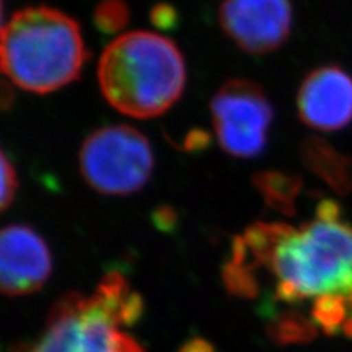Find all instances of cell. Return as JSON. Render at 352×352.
<instances>
[{"instance_id":"1","label":"cell","mask_w":352,"mask_h":352,"mask_svg":"<svg viewBox=\"0 0 352 352\" xmlns=\"http://www.w3.org/2000/svg\"><path fill=\"white\" fill-rule=\"evenodd\" d=\"M226 289L254 301L280 344L317 332L352 338V226L333 200L310 222H258L235 236L223 266Z\"/></svg>"},{"instance_id":"2","label":"cell","mask_w":352,"mask_h":352,"mask_svg":"<svg viewBox=\"0 0 352 352\" xmlns=\"http://www.w3.org/2000/svg\"><path fill=\"white\" fill-rule=\"evenodd\" d=\"M98 82L118 112L148 119L181 97L186 69L176 44L150 31H132L109 44L98 62Z\"/></svg>"},{"instance_id":"3","label":"cell","mask_w":352,"mask_h":352,"mask_svg":"<svg viewBox=\"0 0 352 352\" xmlns=\"http://www.w3.org/2000/svg\"><path fill=\"white\" fill-rule=\"evenodd\" d=\"M87 58L78 22L62 10L25 8L3 25L0 65L22 90L56 91L78 80Z\"/></svg>"},{"instance_id":"4","label":"cell","mask_w":352,"mask_h":352,"mask_svg":"<svg viewBox=\"0 0 352 352\" xmlns=\"http://www.w3.org/2000/svg\"><path fill=\"white\" fill-rule=\"evenodd\" d=\"M141 313V295L122 274L109 273L91 294L60 298L41 336L25 352H144L125 329Z\"/></svg>"},{"instance_id":"5","label":"cell","mask_w":352,"mask_h":352,"mask_svg":"<svg viewBox=\"0 0 352 352\" xmlns=\"http://www.w3.org/2000/svg\"><path fill=\"white\" fill-rule=\"evenodd\" d=\"M81 173L93 190L128 195L141 190L154 166L148 140L135 128L115 125L97 129L80 154Z\"/></svg>"},{"instance_id":"6","label":"cell","mask_w":352,"mask_h":352,"mask_svg":"<svg viewBox=\"0 0 352 352\" xmlns=\"http://www.w3.org/2000/svg\"><path fill=\"white\" fill-rule=\"evenodd\" d=\"M210 110L219 144L226 153L250 159L266 147L273 109L258 84L247 80L225 82L213 97Z\"/></svg>"},{"instance_id":"7","label":"cell","mask_w":352,"mask_h":352,"mask_svg":"<svg viewBox=\"0 0 352 352\" xmlns=\"http://www.w3.org/2000/svg\"><path fill=\"white\" fill-rule=\"evenodd\" d=\"M219 21L239 49L264 54L288 40L292 6L289 0H225L219 9Z\"/></svg>"},{"instance_id":"8","label":"cell","mask_w":352,"mask_h":352,"mask_svg":"<svg viewBox=\"0 0 352 352\" xmlns=\"http://www.w3.org/2000/svg\"><path fill=\"white\" fill-rule=\"evenodd\" d=\"M298 113L313 129L333 132L352 122V76L338 65H326L305 76L300 87Z\"/></svg>"},{"instance_id":"9","label":"cell","mask_w":352,"mask_h":352,"mask_svg":"<svg viewBox=\"0 0 352 352\" xmlns=\"http://www.w3.org/2000/svg\"><path fill=\"white\" fill-rule=\"evenodd\" d=\"M52 272L50 251L28 226L9 225L0 235V286L8 296L38 291Z\"/></svg>"},{"instance_id":"10","label":"cell","mask_w":352,"mask_h":352,"mask_svg":"<svg viewBox=\"0 0 352 352\" xmlns=\"http://www.w3.org/2000/svg\"><path fill=\"white\" fill-rule=\"evenodd\" d=\"M302 154L310 169L338 192L346 194L352 190V159L342 156L318 138L304 142Z\"/></svg>"},{"instance_id":"11","label":"cell","mask_w":352,"mask_h":352,"mask_svg":"<svg viewBox=\"0 0 352 352\" xmlns=\"http://www.w3.org/2000/svg\"><path fill=\"white\" fill-rule=\"evenodd\" d=\"M131 19L125 0H103L94 9V24L103 34L112 36L122 31Z\"/></svg>"},{"instance_id":"12","label":"cell","mask_w":352,"mask_h":352,"mask_svg":"<svg viewBox=\"0 0 352 352\" xmlns=\"http://www.w3.org/2000/svg\"><path fill=\"white\" fill-rule=\"evenodd\" d=\"M267 184L263 186H269L267 197L272 201H279L285 206H292V200L295 194L300 190V184L296 182L291 176L285 175H267Z\"/></svg>"},{"instance_id":"13","label":"cell","mask_w":352,"mask_h":352,"mask_svg":"<svg viewBox=\"0 0 352 352\" xmlns=\"http://www.w3.org/2000/svg\"><path fill=\"white\" fill-rule=\"evenodd\" d=\"M18 188V178L14 164L2 153V210H6L9 204L14 201V197Z\"/></svg>"},{"instance_id":"14","label":"cell","mask_w":352,"mask_h":352,"mask_svg":"<svg viewBox=\"0 0 352 352\" xmlns=\"http://www.w3.org/2000/svg\"><path fill=\"white\" fill-rule=\"evenodd\" d=\"M150 19L159 30L170 31L178 25V10L169 3H159L151 9Z\"/></svg>"},{"instance_id":"15","label":"cell","mask_w":352,"mask_h":352,"mask_svg":"<svg viewBox=\"0 0 352 352\" xmlns=\"http://www.w3.org/2000/svg\"><path fill=\"white\" fill-rule=\"evenodd\" d=\"M181 352H212V346L203 340H194L191 344H186Z\"/></svg>"}]
</instances>
